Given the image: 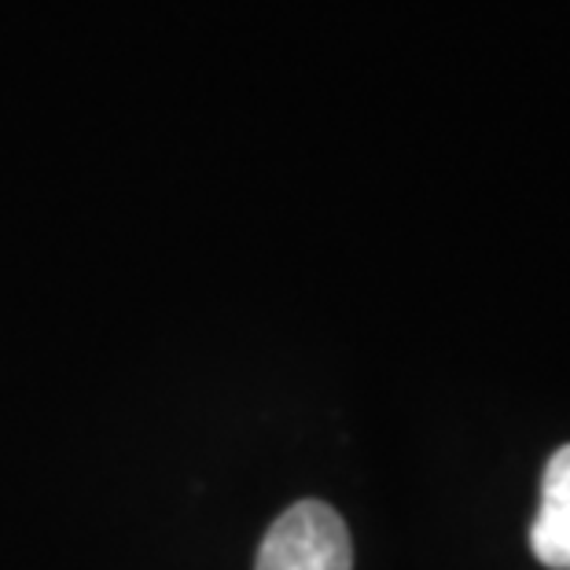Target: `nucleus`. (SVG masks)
Masks as SVG:
<instances>
[{
    "label": "nucleus",
    "mask_w": 570,
    "mask_h": 570,
    "mask_svg": "<svg viewBox=\"0 0 570 570\" xmlns=\"http://www.w3.org/2000/svg\"><path fill=\"white\" fill-rule=\"evenodd\" d=\"M530 549L549 570H570V445L544 464L541 512L530 527Z\"/></svg>",
    "instance_id": "obj_2"
},
{
    "label": "nucleus",
    "mask_w": 570,
    "mask_h": 570,
    "mask_svg": "<svg viewBox=\"0 0 570 570\" xmlns=\"http://www.w3.org/2000/svg\"><path fill=\"white\" fill-rule=\"evenodd\" d=\"M254 570H354V544L335 508L298 501L262 538Z\"/></svg>",
    "instance_id": "obj_1"
}]
</instances>
